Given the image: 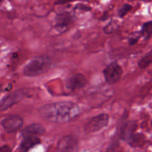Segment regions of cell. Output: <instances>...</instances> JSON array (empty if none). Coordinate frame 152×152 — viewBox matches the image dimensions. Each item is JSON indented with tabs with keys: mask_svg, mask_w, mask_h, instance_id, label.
Returning <instances> with one entry per match:
<instances>
[{
	"mask_svg": "<svg viewBox=\"0 0 152 152\" xmlns=\"http://www.w3.org/2000/svg\"><path fill=\"white\" fill-rule=\"evenodd\" d=\"M42 118L54 123H65L77 118L80 108L72 102H58L46 104L39 110Z\"/></svg>",
	"mask_w": 152,
	"mask_h": 152,
	"instance_id": "1",
	"label": "cell"
},
{
	"mask_svg": "<svg viewBox=\"0 0 152 152\" xmlns=\"http://www.w3.org/2000/svg\"><path fill=\"white\" fill-rule=\"evenodd\" d=\"M51 66V59L48 56H38L30 60L23 69L26 77H37L48 72Z\"/></svg>",
	"mask_w": 152,
	"mask_h": 152,
	"instance_id": "2",
	"label": "cell"
},
{
	"mask_svg": "<svg viewBox=\"0 0 152 152\" xmlns=\"http://www.w3.org/2000/svg\"><path fill=\"white\" fill-rule=\"evenodd\" d=\"M109 117L106 114H102L93 117L86 123L84 126L85 132L87 134H92L97 132L108 126Z\"/></svg>",
	"mask_w": 152,
	"mask_h": 152,
	"instance_id": "3",
	"label": "cell"
},
{
	"mask_svg": "<svg viewBox=\"0 0 152 152\" xmlns=\"http://www.w3.org/2000/svg\"><path fill=\"white\" fill-rule=\"evenodd\" d=\"M26 93L24 90H18L9 94L0 100V112L10 108L13 105L19 103L25 98Z\"/></svg>",
	"mask_w": 152,
	"mask_h": 152,
	"instance_id": "4",
	"label": "cell"
},
{
	"mask_svg": "<svg viewBox=\"0 0 152 152\" xmlns=\"http://www.w3.org/2000/svg\"><path fill=\"white\" fill-rule=\"evenodd\" d=\"M123 69L121 66L116 62H112L105 67L103 71L104 77L106 83L114 84L117 83L123 75Z\"/></svg>",
	"mask_w": 152,
	"mask_h": 152,
	"instance_id": "5",
	"label": "cell"
},
{
	"mask_svg": "<svg viewBox=\"0 0 152 152\" xmlns=\"http://www.w3.org/2000/svg\"><path fill=\"white\" fill-rule=\"evenodd\" d=\"M1 126L7 133H15L23 126V119L19 115H10L1 121Z\"/></svg>",
	"mask_w": 152,
	"mask_h": 152,
	"instance_id": "6",
	"label": "cell"
},
{
	"mask_svg": "<svg viewBox=\"0 0 152 152\" xmlns=\"http://www.w3.org/2000/svg\"><path fill=\"white\" fill-rule=\"evenodd\" d=\"M87 83L86 77L82 74H77L67 80L65 86L70 91H77L83 88Z\"/></svg>",
	"mask_w": 152,
	"mask_h": 152,
	"instance_id": "7",
	"label": "cell"
},
{
	"mask_svg": "<svg viewBox=\"0 0 152 152\" xmlns=\"http://www.w3.org/2000/svg\"><path fill=\"white\" fill-rule=\"evenodd\" d=\"M77 140L72 136H66L59 141L57 149L60 151H73L77 150Z\"/></svg>",
	"mask_w": 152,
	"mask_h": 152,
	"instance_id": "8",
	"label": "cell"
},
{
	"mask_svg": "<svg viewBox=\"0 0 152 152\" xmlns=\"http://www.w3.org/2000/svg\"><path fill=\"white\" fill-rule=\"evenodd\" d=\"M23 137L19 147L20 151H28L31 148L41 142V140L37 135H27Z\"/></svg>",
	"mask_w": 152,
	"mask_h": 152,
	"instance_id": "9",
	"label": "cell"
},
{
	"mask_svg": "<svg viewBox=\"0 0 152 152\" xmlns=\"http://www.w3.org/2000/svg\"><path fill=\"white\" fill-rule=\"evenodd\" d=\"M45 132V129L44 126L39 123H34L22 130L21 134L22 137L27 135H42Z\"/></svg>",
	"mask_w": 152,
	"mask_h": 152,
	"instance_id": "10",
	"label": "cell"
},
{
	"mask_svg": "<svg viewBox=\"0 0 152 152\" xmlns=\"http://www.w3.org/2000/svg\"><path fill=\"white\" fill-rule=\"evenodd\" d=\"M74 21V16L68 12L57 14L55 19L56 27L59 28H65Z\"/></svg>",
	"mask_w": 152,
	"mask_h": 152,
	"instance_id": "11",
	"label": "cell"
},
{
	"mask_svg": "<svg viewBox=\"0 0 152 152\" xmlns=\"http://www.w3.org/2000/svg\"><path fill=\"white\" fill-rule=\"evenodd\" d=\"M137 124L134 122H128L124 125L122 129V135L124 139H129L134 134V132L136 130Z\"/></svg>",
	"mask_w": 152,
	"mask_h": 152,
	"instance_id": "12",
	"label": "cell"
},
{
	"mask_svg": "<svg viewBox=\"0 0 152 152\" xmlns=\"http://www.w3.org/2000/svg\"><path fill=\"white\" fill-rule=\"evenodd\" d=\"M145 142V137L142 134H133L129 138V143L132 147H142Z\"/></svg>",
	"mask_w": 152,
	"mask_h": 152,
	"instance_id": "13",
	"label": "cell"
},
{
	"mask_svg": "<svg viewBox=\"0 0 152 152\" xmlns=\"http://www.w3.org/2000/svg\"><path fill=\"white\" fill-rule=\"evenodd\" d=\"M141 35L145 39H148L152 36V21L145 22L142 25L141 30Z\"/></svg>",
	"mask_w": 152,
	"mask_h": 152,
	"instance_id": "14",
	"label": "cell"
},
{
	"mask_svg": "<svg viewBox=\"0 0 152 152\" xmlns=\"http://www.w3.org/2000/svg\"><path fill=\"white\" fill-rule=\"evenodd\" d=\"M152 63V50L151 51L148 52L142 59H140V61L138 63L140 68L141 69H144V68H147L150 64Z\"/></svg>",
	"mask_w": 152,
	"mask_h": 152,
	"instance_id": "15",
	"label": "cell"
},
{
	"mask_svg": "<svg viewBox=\"0 0 152 152\" xmlns=\"http://www.w3.org/2000/svg\"><path fill=\"white\" fill-rule=\"evenodd\" d=\"M132 5H130V4H125L124 5L122 6L121 8L119 10V11H118L119 16L121 18L124 17V16H126V15L127 14V13H129L131 10H132Z\"/></svg>",
	"mask_w": 152,
	"mask_h": 152,
	"instance_id": "16",
	"label": "cell"
},
{
	"mask_svg": "<svg viewBox=\"0 0 152 152\" xmlns=\"http://www.w3.org/2000/svg\"><path fill=\"white\" fill-rule=\"evenodd\" d=\"M117 28V25L114 22H110L108 25L104 28V32L107 34H110L114 32Z\"/></svg>",
	"mask_w": 152,
	"mask_h": 152,
	"instance_id": "17",
	"label": "cell"
},
{
	"mask_svg": "<svg viewBox=\"0 0 152 152\" xmlns=\"http://www.w3.org/2000/svg\"><path fill=\"white\" fill-rule=\"evenodd\" d=\"M138 39H139V37H130L129 40V42L130 45H134V44H136L138 42Z\"/></svg>",
	"mask_w": 152,
	"mask_h": 152,
	"instance_id": "18",
	"label": "cell"
},
{
	"mask_svg": "<svg viewBox=\"0 0 152 152\" xmlns=\"http://www.w3.org/2000/svg\"><path fill=\"white\" fill-rule=\"evenodd\" d=\"M73 1H75V0H58V1H56L55 2V4H64Z\"/></svg>",
	"mask_w": 152,
	"mask_h": 152,
	"instance_id": "19",
	"label": "cell"
},
{
	"mask_svg": "<svg viewBox=\"0 0 152 152\" xmlns=\"http://www.w3.org/2000/svg\"><path fill=\"white\" fill-rule=\"evenodd\" d=\"M11 151V148L8 146V145H4L2 147H0V152H7Z\"/></svg>",
	"mask_w": 152,
	"mask_h": 152,
	"instance_id": "20",
	"label": "cell"
},
{
	"mask_svg": "<svg viewBox=\"0 0 152 152\" xmlns=\"http://www.w3.org/2000/svg\"><path fill=\"white\" fill-rule=\"evenodd\" d=\"M77 8L80 9V10H91L90 7H87V6H85V5H81V4L79 6H77Z\"/></svg>",
	"mask_w": 152,
	"mask_h": 152,
	"instance_id": "21",
	"label": "cell"
},
{
	"mask_svg": "<svg viewBox=\"0 0 152 152\" xmlns=\"http://www.w3.org/2000/svg\"><path fill=\"white\" fill-rule=\"evenodd\" d=\"M4 1V0H0V4H1V3H2Z\"/></svg>",
	"mask_w": 152,
	"mask_h": 152,
	"instance_id": "22",
	"label": "cell"
}]
</instances>
